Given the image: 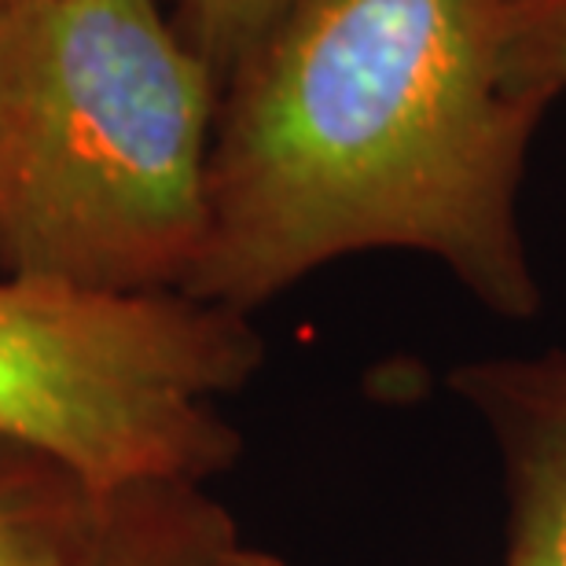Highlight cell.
Returning <instances> with one entry per match:
<instances>
[{
    "mask_svg": "<svg viewBox=\"0 0 566 566\" xmlns=\"http://www.w3.org/2000/svg\"><path fill=\"white\" fill-rule=\"evenodd\" d=\"M104 493L52 452L0 438V566H74Z\"/></svg>",
    "mask_w": 566,
    "mask_h": 566,
    "instance_id": "obj_6",
    "label": "cell"
},
{
    "mask_svg": "<svg viewBox=\"0 0 566 566\" xmlns=\"http://www.w3.org/2000/svg\"><path fill=\"white\" fill-rule=\"evenodd\" d=\"M501 66L545 111L566 93V0H501Z\"/></svg>",
    "mask_w": 566,
    "mask_h": 566,
    "instance_id": "obj_7",
    "label": "cell"
},
{
    "mask_svg": "<svg viewBox=\"0 0 566 566\" xmlns=\"http://www.w3.org/2000/svg\"><path fill=\"white\" fill-rule=\"evenodd\" d=\"M265 365L251 316L185 291L104 294L0 273V438L96 485H210L243 438L221 398Z\"/></svg>",
    "mask_w": 566,
    "mask_h": 566,
    "instance_id": "obj_3",
    "label": "cell"
},
{
    "mask_svg": "<svg viewBox=\"0 0 566 566\" xmlns=\"http://www.w3.org/2000/svg\"><path fill=\"white\" fill-rule=\"evenodd\" d=\"M541 118L504 77L501 0H294L221 88L185 294L254 316L349 254L409 251L530 321L518 188Z\"/></svg>",
    "mask_w": 566,
    "mask_h": 566,
    "instance_id": "obj_1",
    "label": "cell"
},
{
    "mask_svg": "<svg viewBox=\"0 0 566 566\" xmlns=\"http://www.w3.org/2000/svg\"><path fill=\"white\" fill-rule=\"evenodd\" d=\"M0 4H11V0H0ZM166 4H169V8H174V0H166Z\"/></svg>",
    "mask_w": 566,
    "mask_h": 566,
    "instance_id": "obj_10",
    "label": "cell"
},
{
    "mask_svg": "<svg viewBox=\"0 0 566 566\" xmlns=\"http://www.w3.org/2000/svg\"><path fill=\"white\" fill-rule=\"evenodd\" d=\"M501 460L504 566H566V349L485 357L449 371Z\"/></svg>",
    "mask_w": 566,
    "mask_h": 566,
    "instance_id": "obj_4",
    "label": "cell"
},
{
    "mask_svg": "<svg viewBox=\"0 0 566 566\" xmlns=\"http://www.w3.org/2000/svg\"><path fill=\"white\" fill-rule=\"evenodd\" d=\"M240 526L210 485L147 479L111 485L74 566H218Z\"/></svg>",
    "mask_w": 566,
    "mask_h": 566,
    "instance_id": "obj_5",
    "label": "cell"
},
{
    "mask_svg": "<svg viewBox=\"0 0 566 566\" xmlns=\"http://www.w3.org/2000/svg\"><path fill=\"white\" fill-rule=\"evenodd\" d=\"M218 566H287L280 556H273V552H265V548H251V545H235L229 556H224Z\"/></svg>",
    "mask_w": 566,
    "mask_h": 566,
    "instance_id": "obj_9",
    "label": "cell"
},
{
    "mask_svg": "<svg viewBox=\"0 0 566 566\" xmlns=\"http://www.w3.org/2000/svg\"><path fill=\"white\" fill-rule=\"evenodd\" d=\"M218 111L166 0L0 4V273L185 291Z\"/></svg>",
    "mask_w": 566,
    "mask_h": 566,
    "instance_id": "obj_2",
    "label": "cell"
},
{
    "mask_svg": "<svg viewBox=\"0 0 566 566\" xmlns=\"http://www.w3.org/2000/svg\"><path fill=\"white\" fill-rule=\"evenodd\" d=\"M291 4L294 0H174V22L224 88Z\"/></svg>",
    "mask_w": 566,
    "mask_h": 566,
    "instance_id": "obj_8",
    "label": "cell"
}]
</instances>
